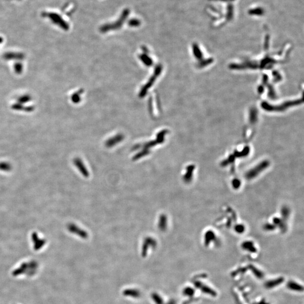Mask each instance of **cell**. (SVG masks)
<instances>
[{"label": "cell", "mask_w": 304, "mask_h": 304, "mask_svg": "<svg viewBox=\"0 0 304 304\" xmlns=\"http://www.w3.org/2000/svg\"><path fill=\"white\" fill-rule=\"evenodd\" d=\"M247 270V268H240V269H238V270H236L235 271H234V272H233V273L232 274V275H233V277L239 274H241L242 273H245Z\"/></svg>", "instance_id": "9a60e30c"}, {"label": "cell", "mask_w": 304, "mask_h": 304, "mask_svg": "<svg viewBox=\"0 0 304 304\" xmlns=\"http://www.w3.org/2000/svg\"><path fill=\"white\" fill-rule=\"evenodd\" d=\"M12 170V165L8 162H0V171L8 172Z\"/></svg>", "instance_id": "8fae6325"}, {"label": "cell", "mask_w": 304, "mask_h": 304, "mask_svg": "<svg viewBox=\"0 0 304 304\" xmlns=\"http://www.w3.org/2000/svg\"><path fill=\"white\" fill-rule=\"evenodd\" d=\"M185 293L188 296H193L194 293V291L193 289L188 288L186 289V290L185 291Z\"/></svg>", "instance_id": "2e32d148"}, {"label": "cell", "mask_w": 304, "mask_h": 304, "mask_svg": "<svg viewBox=\"0 0 304 304\" xmlns=\"http://www.w3.org/2000/svg\"><path fill=\"white\" fill-rule=\"evenodd\" d=\"M284 278L279 277V278L274 279L273 280L267 281L265 283V287L269 289H273L282 284L284 282Z\"/></svg>", "instance_id": "52a82bcc"}, {"label": "cell", "mask_w": 304, "mask_h": 304, "mask_svg": "<svg viewBox=\"0 0 304 304\" xmlns=\"http://www.w3.org/2000/svg\"><path fill=\"white\" fill-rule=\"evenodd\" d=\"M67 229L70 233L76 234L81 238H86L87 237V234L85 230L81 229L73 223H70L67 225Z\"/></svg>", "instance_id": "3957f363"}, {"label": "cell", "mask_w": 304, "mask_h": 304, "mask_svg": "<svg viewBox=\"0 0 304 304\" xmlns=\"http://www.w3.org/2000/svg\"><path fill=\"white\" fill-rule=\"evenodd\" d=\"M248 268L251 270V271L252 273L255 275V277L258 279H263L264 277V274L261 271H260L259 269H258L255 266L253 265H249Z\"/></svg>", "instance_id": "30bf717a"}, {"label": "cell", "mask_w": 304, "mask_h": 304, "mask_svg": "<svg viewBox=\"0 0 304 304\" xmlns=\"http://www.w3.org/2000/svg\"><path fill=\"white\" fill-rule=\"evenodd\" d=\"M243 247L244 249H247V250H249V251H250L251 252H256V249L252 246V245L251 244V243H244V244L243 245Z\"/></svg>", "instance_id": "5bb4252c"}, {"label": "cell", "mask_w": 304, "mask_h": 304, "mask_svg": "<svg viewBox=\"0 0 304 304\" xmlns=\"http://www.w3.org/2000/svg\"><path fill=\"white\" fill-rule=\"evenodd\" d=\"M140 58L141 60L143 61V62H144L145 65H147V66H150L153 64L152 59L149 58L148 55H141L140 56Z\"/></svg>", "instance_id": "4fadbf2b"}, {"label": "cell", "mask_w": 304, "mask_h": 304, "mask_svg": "<svg viewBox=\"0 0 304 304\" xmlns=\"http://www.w3.org/2000/svg\"><path fill=\"white\" fill-rule=\"evenodd\" d=\"M73 164L78 168V170L85 176L88 177L89 176V173L87 171L85 166L80 158H76L73 160Z\"/></svg>", "instance_id": "8992f818"}, {"label": "cell", "mask_w": 304, "mask_h": 304, "mask_svg": "<svg viewBox=\"0 0 304 304\" xmlns=\"http://www.w3.org/2000/svg\"><path fill=\"white\" fill-rule=\"evenodd\" d=\"M166 226H167V218H166V216L162 215L159 218L158 227L162 231H164L166 229Z\"/></svg>", "instance_id": "7c38bea8"}, {"label": "cell", "mask_w": 304, "mask_h": 304, "mask_svg": "<svg viewBox=\"0 0 304 304\" xmlns=\"http://www.w3.org/2000/svg\"><path fill=\"white\" fill-rule=\"evenodd\" d=\"M258 304H268V303H266V302H265V300H262V301H260V303H258Z\"/></svg>", "instance_id": "e0dca14e"}, {"label": "cell", "mask_w": 304, "mask_h": 304, "mask_svg": "<svg viewBox=\"0 0 304 304\" xmlns=\"http://www.w3.org/2000/svg\"><path fill=\"white\" fill-rule=\"evenodd\" d=\"M194 285L197 288L201 289V291L204 293L208 294L211 295V296L216 297L217 296V293L215 291V290L211 289L210 287L203 284L202 283L200 282L195 281L194 282Z\"/></svg>", "instance_id": "277c9868"}, {"label": "cell", "mask_w": 304, "mask_h": 304, "mask_svg": "<svg viewBox=\"0 0 304 304\" xmlns=\"http://www.w3.org/2000/svg\"><path fill=\"white\" fill-rule=\"evenodd\" d=\"M155 72L154 73V75L152 76V78H150V79L149 80L148 82V84L145 85V86H144L143 89H141V90L140 93V96L141 97H143L144 96L145 94H146V92L148 91L149 87L150 86H152V85L153 84L154 82L155 81V80L156 79L157 77L159 75V74L161 73V70H162V66L161 65H158L157 68H156V70H155Z\"/></svg>", "instance_id": "7a4b0ae2"}, {"label": "cell", "mask_w": 304, "mask_h": 304, "mask_svg": "<svg viewBox=\"0 0 304 304\" xmlns=\"http://www.w3.org/2000/svg\"><path fill=\"white\" fill-rule=\"evenodd\" d=\"M42 15L44 17H47L51 21L56 24H58L60 27H61L64 29H67L68 28V25L67 23L62 18V16L54 13H46L44 12L42 13Z\"/></svg>", "instance_id": "6da1fadb"}, {"label": "cell", "mask_w": 304, "mask_h": 304, "mask_svg": "<svg viewBox=\"0 0 304 304\" xmlns=\"http://www.w3.org/2000/svg\"><path fill=\"white\" fill-rule=\"evenodd\" d=\"M32 240L34 244V249L36 251L41 249L46 243V241L44 239L39 238L38 234L36 232H34L32 234Z\"/></svg>", "instance_id": "5b68a950"}, {"label": "cell", "mask_w": 304, "mask_h": 304, "mask_svg": "<svg viewBox=\"0 0 304 304\" xmlns=\"http://www.w3.org/2000/svg\"><path fill=\"white\" fill-rule=\"evenodd\" d=\"M287 287L291 290L297 292H303L304 288L303 286L293 281H289L287 283Z\"/></svg>", "instance_id": "9c48e42d"}, {"label": "cell", "mask_w": 304, "mask_h": 304, "mask_svg": "<svg viewBox=\"0 0 304 304\" xmlns=\"http://www.w3.org/2000/svg\"><path fill=\"white\" fill-rule=\"evenodd\" d=\"M124 139V136L122 135H118L116 136L113 137L112 139H110L106 143V145L108 147H112L114 145H116L118 143L122 140Z\"/></svg>", "instance_id": "ba28073f"}]
</instances>
